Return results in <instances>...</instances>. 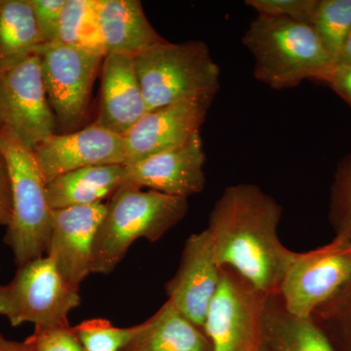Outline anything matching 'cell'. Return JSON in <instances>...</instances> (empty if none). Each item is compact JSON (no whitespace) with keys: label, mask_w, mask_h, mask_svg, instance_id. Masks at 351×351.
Segmentation results:
<instances>
[{"label":"cell","mask_w":351,"mask_h":351,"mask_svg":"<svg viewBox=\"0 0 351 351\" xmlns=\"http://www.w3.org/2000/svg\"><path fill=\"white\" fill-rule=\"evenodd\" d=\"M282 213L257 184H233L215 202L205 228L219 267L235 270L267 295L278 294L295 253L278 237Z\"/></svg>","instance_id":"1"},{"label":"cell","mask_w":351,"mask_h":351,"mask_svg":"<svg viewBox=\"0 0 351 351\" xmlns=\"http://www.w3.org/2000/svg\"><path fill=\"white\" fill-rule=\"evenodd\" d=\"M189 212L188 199L120 186L107 203V211L95 240L92 274H112L138 239L156 242Z\"/></svg>","instance_id":"2"},{"label":"cell","mask_w":351,"mask_h":351,"mask_svg":"<svg viewBox=\"0 0 351 351\" xmlns=\"http://www.w3.org/2000/svg\"><path fill=\"white\" fill-rule=\"evenodd\" d=\"M242 43L254 58L256 80L274 90L321 82L332 66L313 27L294 21L258 15Z\"/></svg>","instance_id":"3"},{"label":"cell","mask_w":351,"mask_h":351,"mask_svg":"<svg viewBox=\"0 0 351 351\" xmlns=\"http://www.w3.org/2000/svg\"><path fill=\"white\" fill-rule=\"evenodd\" d=\"M147 112L191 99H213L221 89L219 66L206 43L164 40L134 56Z\"/></svg>","instance_id":"4"},{"label":"cell","mask_w":351,"mask_h":351,"mask_svg":"<svg viewBox=\"0 0 351 351\" xmlns=\"http://www.w3.org/2000/svg\"><path fill=\"white\" fill-rule=\"evenodd\" d=\"M0 156L5 163L12 195V217L4 243L17 267L43 257L52 232L53 210L36 154L12 131L0 125Z\"/></svg>","instance_id":"5"},{"label":"cell","mask_w":351,"mask_h":351,"mask_svg":"<svg viewBox=\"0 0 351 351\" xmlns=\"http://www.w3.org/2000/svg\"><path fill=\"white\" fill-rule=\"evenodd\" d=\"M80 304V289L64 278L47 256L20 265L13 278L0 285V316L12 327L71 326L69 314Z\"/></svg>","instance_id":"6"},{"label":"cell","mask_w":351,"mask_h":351,"mask_svg":"<svg viewBox=\"0 0 351 351\" xmlns=\"http://www.w3.org/2000/svg\"><path fill=\"white\" fill-rule=\"evenodd\" d=\"M267 295L239 272L221 267V280L208 308L203 331L213 351H260Z\"/></svg>","instance_id":"7"},{"label":"cell","mask_w":351,"mask_h":351,"mask_svg":"<svg viewBox=\"0 0 351 351\" xmlns=\"http://www.w3.org/2000/svg\"><path fill=\"white\" fill-rule=\"evenodd\" d=\"M351 279V240L334 237L329 243L295 252L278 294L289 313L311 317Z\"/></svg>","instance_id":"8"},{"label":"cell","mask_w":351,"mask_h":351,"mask_svg":"<svg viewBox=\"0 0 351 351\" xmlns=\"http://www.w3.org/2000/svg\"><path fill=\"white\" fill-rule=\"evenodd\" d=\"M40 58L44 87L63 133L76 131L87 115L92 89L104 58L64 44H43Z\"/></svg>","instance_id":"9"},{"label":"cell","mask_w":351,"mask_h":351,"mask_svg":"<svg viewBox=\"0 0 351 351\" xmlns=\"http://www.w3.org/2000/svg\"><path fill=\"white\" fill-rule=\"evenodd\" d=\"M0 125L34 151L57 128L38 54L0 75Z\"/></svg>","instance_id":"10"},{"label":"cell","mask_w":351,"mask_h":351,"mask_svg":"<svg viewBox=\"0 0 351 351\" xmlns=\"http://www.w3.org/2000/svg\"><path fill=\"white\" fill-rule=\"evenodd\" d=\"M213 101L191 99L145 113L123 137L124 165L137 163L186 144L200 134Z\"/></svg>","instance_id":"11"},{"label":"cell","mask_w":351,"mask_h":351,"mask_svg":"<svg viewBox=\"0 0 351 351\" xmlns=\"http://www.w3.org/2000/svg\"><path fill=\"white\" fill-rule=\"evenodd\" d=\"M34 152L46 184L82 168L125 163L123 137L96 122L82 130L53 134Z\"/></svg>","instance_id":"12"},{"label":"cell","mask_w":351,"mask_h":351,"mask_svg":"<svg viewBox=\"0 0 351 351\" xmlns=\"http://www.w3.org/2000/svg\"><path fill=\"white\" fill-rule=\"evenodd\" d=\"M106 211L107 203L53 210L46 256L76 288L92 274L95 240Z\"/></svg>","instance_id":"13"},{"label":"cell","mask_w":351,"mask_h":351,"mask_svg":"<svg viewBox=\"0 0 351 351\" xmlns=\"http://www.w3.org/2000/svg\"><path fill=\"white\" fill-rule=\"evenodd\" d=\"M219 280L221 267L207 230L193 233L186 240L177 272L166 284L167 301L203 330Z\"/></svg>","instance_id":"14"},{"label":"cell","mask_w":351,"mask_h":351,"mask_svg":"<svg viewBox=\"0 0 351 351\" xmlns=\"http://www.w3.org/2000/svg\"><path fill=\"white\" fill-rule=\"evenodd\" d=\"M206 154L201 134L186 144L125 165V184L189 199L206 184Z\"/></svg>","instance_id":"15"},{"label":"cell","mask_w":351,"mask_h":351,"mask_svg":"<svg viewBox=\"0 0 351 351\" xmlns=\"http://www.w3.org/2000/svg\"><path fill=\"white\" fill-rule=\"evenodd\" d=\"M147 112L134 56L106 55L101 64L100 106L95 122L124 137Z\"/></svg>","instance_id":"16"},{"label":"cell","mask_w":351,"mask_h":351,"mask_svg":"<svg viewBox=\"0 0 351 351\" xmlns=\"http://www.w3.org/2000/svg\"><path fill=\"white\" fill-rule=\"evenodd\" d=\"M106 55L135 56L164 40L145 16L138 0H97Z\"/></svg>","instance_id":"17"},{"label":"cell","mask_w":351,"mask_h":351,"mask_svg":"<svg viewBox=\"0 0 351 351\" xmlns=\"http://www.w3.org/2000/svg\"><path fill=\"white\" fill-rule=\"evenodd\" d=\"M124 184V164L91 166L55 178L46 184V193L51 209H66L103 203Z\"/></svg>","instance_id":"18"},{"label":"cell","mask_w":351,"mask_h":351,"mask_svg":"<svg viewBox=\"0 0 351 351\" xmlns=\"http://www.w3.org/2000/svg\"><path fill=\"white\" fill-rule=\"evenodd\" d=\"M263 335V346L269 351H335L313 318L289 313L279 294L267 295Z\"/></svg>","instance_id":"19"},{"label":"cell","mask_w":351,"mask_h":351,"mask_svg":"<svg viewBox=\"0 0 351 351\" xmlns=\"http://www.w3.org/2000/svg\"><path fill=\"white\" fill-rule=\"evenodd\" d=\"M123 351H213L204 331L169 302L149 319Z\"/></svg>","instance_id":"20"},{"label":"cell","mask_w":351,"mask_h":351,"mask_svg":"<svg viewBox=\"0 0 351 351\" xmlns=\"http://www.w3.org/2000/svg\"><path fill=\"white\" fill-rule=\"evenodd\" d=\"M43 45L29 0H0V75Z\"/></svg>","instance_id":"21"},{"label":"cell","mask_w":351,"mask_h":351,"mask_svg":"<svg viewBox=\"0 0 351 351\" xmlns=\"http://www.w3.org/2000/svg\"><path fill=\"white\" fill-rule=\"evenodd\" d=\"M56 43L106 56L97 0H66Z\"/></svg>","instance_id":"22"},{"label":"cell","mask_w":351,"mask_h":351,"mask_svg":"<svg viewBox=\"0 0 351 351\" xmlns=\"http://www.w3.org/2000/svg\"><path fill=\"white\" fill-rule=\"evenodd\" d=\"M311 27L336 66L351 32V0H319Z\"/></svg>","instance_id":"23"},{"label":"cell","mask_w":351,"mask_h":351,"mask_svg":"<svg viewBox=\"0 0 351 351\" xmlns=\"http://www.w3.org/2000/svg\"><path fill=\"white\" fill-rule=\"evenodd\" d=\"M335 351H351V279L311 316Z\"/></svg>","instance_id":"24"},{"label":"cell","mask_w":351,"mask_h":351,"mask_svg":"<svg viewBox=\"0 0 351 351\" xmlns=\"http://www.w3.org/2000/svg\"><path fill=\"white\" fill-rule=\"evenodd\" d=\"M73 328L84 351H123L142 330L143 322L119 328L105 318H91Z\"/></svg>","instance_id":"25"},{"label":"cell","mask_w":351,"mask_h":351,"mask_svg":"<svg viewBox=\"0 0 351 351\" xmlns=\"http://www.w3.org/2000/svg\"><path fill=\"white\" fill-rule=\"evenodd\" d=\"M329 221L335 237L351 240V152L337 165L330 193Z\"/></svg>","instance_id":"26"},{"label":"cell","mask_w":351,"mask_h":351,"mask_svg":"<svg viewBox=\"0 0 351 351\" xmlns=\"http://www.w3.org/2000/svg\"><path fill=\"white\" fill-rule=\"evenodd\" d=\"M319 0H247L246 4L258 15L282 18L313 25Z\"/></svg>","instance_id":"27"},{"label":"cell","mask_w":351,"mask_h":351,"mask_svg":"<svg viewBox=\"0 0 351 351\" xmlns=\"http://www.w3.org/2000/svg\"><path fill=\"white\" fill-rule=\"evenodd\" d=\"M25 341L34 351H84L75 328L34 327Z\"/></svg>","instance_id":"28"},{"label":"cell","mask_w":351,"mask_h":351,"mask_svg":"<svg viewBox=\"0 0 351 351\" xmlns=\"http://www.w3.org/2000/svg\"><path fill=\"white\" fill-rule=\"evenodd\" d=\"M43 44L56 43L66 0H29Z\"/></svg>","instance_id":"29"},{"label":"cell","mask_w":351,"mask_h":351,"mask_svg":"<svg viewBox=\"0 0 351 351\" xmlns=\"http://www.w3.org/2000/svg\"><path fill=\"white\" fill-rule=\"evenodd\" d=\"M321 83L331 88L335 93L351 107V66H332Z\"/></svg>","instance_id":"30"},{"label":"cell","mask_w":351,"mask_h":351,"mask_svg":"<svg viewBox=\"0 0 351 351\" xmlns=\"http://www.w3.org/2000/svg\"><path fill=\"white\" fill-rule=\"evenodd\" d=\"M12 217L10 179L4 161L0 160V226L9 225Z\"/></svg>","instance_id":"31"},{"label":"cell","mask_w":351,"mask_h":351,"mask_svg":"<svg viewBox=\"0 0 351 351\" xmlns=\"http://www.w3.org/2000/svg\"><path fill=\"white\" fill-rule=\"evenodd\" d=\"M0 351H34L27 341H17L4 338L0 334Z\"/></svg>","instance_id":"32"},{"label":"cell","mask_w":351,"mask_h":351,"mask_svg":"<svg viewBox=\"0 0 351 351\" xmlns=\"http://www.w3.org/2000/svg\"><path fill=\"white\" fill-rule=\"evenodd\" d=\"M338 64L351 66V32L348 39H346L345 47H343V52H341Z\"/></svg>","instance_id":"33"},{"label":"cell","mask_w":351,"mask_h":351,"mask_svg":"<svg viewBox=\"0 0 351 351\" xmlns=\"http://www.w3.org/2000/svg\"><path fill=\"white\" fill-rule=\"evenodd\" d=\"M260 351H269V350H267V348H265V346H263L262 348V350H261Z\"/></svg>","instance_id":"34"},{"label":"cell","mask_w":351,"mask_h":351,"mask_svg":"<svg viewBox=\"0 0 351 351\" xmlns=\"http://www.w3.org/2000/svg\"><path fill=\"white\" fill-rule=\"evenodd\" d=\"M1 159H2V158H1V156H0V160H1Z\"/></svg>","instance_id":"35"},{"label":"cell","mask_w":351,"mask_h":351,"mask_svg":"<svg viewBox=\"0 0 351 351\" xmlns=\"http://www.w3.org/2000/svg\"><path fill=\"white\" fill-rule=\"evenodd\" d=\"M0 269H1V265H0Z\"/></svg>","instance_id":"36"}]
</instances>
